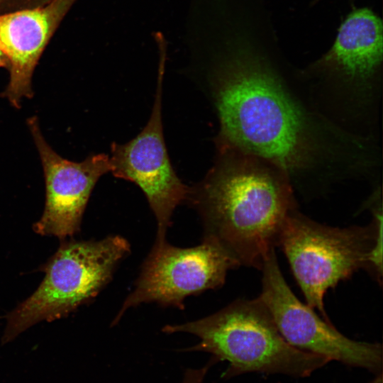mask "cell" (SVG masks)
Returning <instances> with one entry per match:
<instances>
[{"mask_svg": "<svg viewBox=\"0 0 383 383\" xmlns=\"http://www.w3.org/2000/svg\"><path fill=\"white\" fill-rule=\"evenodd\" d=\"M162 331L196 335L199 342L186 350L209 353L216 362L227 361L223 378L250 372L304 377L330 362L289 344L260 297L236 300L207 317L167 325Z\"/></svg>", "mask_w": 383, "mask_h": 383, "instance_id": "3", "label": "cell"}, {"mask_svg": "<svg viewBox=\"0 0 383 383\" xmlns=\"http://www.w3.org/2000/svg\"><path fill=\"white\" fill-rule=\"evenodd\" d=\"M164 66L150 118L130 141L113 143L110 161L115 177L136 184L145 195L157 223L156 239H165L176 207L187 201L189 187L177 177L167 151L162 129V93Z\"/></svg>", "mask_w": 383, "mask_h": 383, "instance_id": "8", "label": "cell"}, {"mask_svg": "<svg viewBox=\"0 0 383 383\" xmlns=\"http://www.w3.org/2000/svg\"><path fill=\"white\" fill-rule=\"evenodd\" d=\"M218 149L214 165L189 188L187 201L201 218L204 239L221 245L240 266L261 270L296 210L289 176L257 156Z\"/></svg>", "mask_w": 383, "mask_h": 383, "instance_id": "2", "label": "cell"}, {"mask_svg": "<svg viewBox=\"0 0 383 383\" xmlns=\"http://www.w3.org/2000/svg\"><path fill=\"white\" fill-rule=\"evenodd\" d=\"M77 0H50L33 8L0 14V48L9 82L2 96L16 108L33 96L34 70L52 35Z\"/></svg>", "mask_w": 383, "mask_h": 383, "instance_id": "10", "label": "cell"}, {"mask_svg": "<svg viewBox=\"0 0 383 383\" xmlns=\"http://www.w3.org/2000/svg\"><path fill=\"white\" fill-rule=\"evenodd\" d=\"M238 263L216 243L203 239L187 248L173 246L166 239H155L134 285L115 317L116 324L124 313L143 303L184 307V299L205 290L221 287L228 272Z\"/></svg>", "mask_w": 383, "mask_h": 383, "instance_id": "6", "label": "cell"}, {"mask_svg": "<svg viewBox=\"0 0 383 383\" xmlns=\"http://www.w3.org/2000/svg\"><path fill=\"white\" fill-rule=\"evenodd\" d=\"M321 1V0H315L313 2L315 3V2H317V1Z\"/></svg>", "mask_w": 383, "mask_h": 383, "instance_id": "14", "label": "cell"}, {"mask_svg": "<svg viewBox=\"0 0 383 383\" xmlns=\"http://www.w3.org/2000/svg\"><path fill=\"white\" fill-rule=\"evenodd\" d=\"M129 252L128 242L116 235L100 240L61 243L43 266L45 277L38 289L9 313L2 343L40 321L65 317L92 299Z\"/></svg>", "mask_w": 383, "mask_h": 383, "instance_id": "5", "label": "cell"}, {"mask_svg": "<svg viewBox=\"0 0 383 383\" xmlns=\"http://www.w3.org/2000/svg\"><path fill=\"white\" fill-rule=\"evenodd\" d=\"M374 204L372 222L367 226H328L296 209L282 226L277 246L287 258L306 304L328 321L323 298L328 289L362 268L382 282V203Z\"/></svg>", "mask_w": 383, "mask_h": 383, "instance_id": "4", "label": "cell"}, {"mask_svg": "<svg viewBox=\"0 0 383 383\" xmlns=\"http://www.w3.org/2000/svg\"><path fill=\"white\" fill-rule=\"evenodd\" d=\"M0 67H8V62L6 56L0 48Z\"/></svg>", "mask_w": 383, "mask_h": 383, "instance_id": "13", "label": "cell"}, {"mask_svg": "<svg viewBox=\"0 0 383 383\" xmlns=\"http://www.w3.org/2000/svg\"><path fill=\"white\" fill-rule=\"evenodd\" d=\"M28 124L38 150L45 182V204L33 230L60 240L77 233L90 194L99 179L111 171L110 157L92 155L82 162L62 157L46 142L36 117Z\"/></svg>", "mask_w": 383, "mask_h": 383, "instance_id": "9", "label": "cell"}, {"mask_svg": "<svg viewBox=\"0 0 383 383\" xmlns=\"http://www.w3.org/2000/svg\"><path fill=\"white\" fill-rule=\"evenodd\" d=\"M382 59L381 18L368 7L353 8L331 48L309 70L345 84L365 86L380 76Z\"/></svg>", "mask_w": 383, "mask_h": 383, "instance_id": "11", "label": "cell"}, {"mask_svg": "<svg viewBox=\"0 0 383 383\" xmlns=\"http://www.w3.org/2000/svg\"><path fill=\"white\" fill-rule=\"evenodd\" d=\"M260 298L270 312L286 341L294 348L323 356L331 360L381 371L382 348L378 343L356 341L340 333L307 304H303L285 281L275 250L261 268Z\"/></svg>", "mask_w": 383, "mask_h": 383, "instance_id": "7", "label": "cell"}, {"mask_svg": "<svg viewBox=\"0 0 383 383\" xmlns=\"http://www.w3.org/2000/svg\"><path fill=\"white\" fill-rule=\"evenodd\" d=\"M215 362L216 361L211 358L203 367L186 370L181 383H204V379L208 370Z\"/></svg>", "mask_w": 383, "mask_h": 383, "instance_id": "12", "label": "cell"}, {"mask_svg": "<svg viewBox=\"0 0 383 383\" xmlns=\"http://www.w3.org/2000/svg\"><path fill=\"white\" fill-rule=\"evenodd\" d=\"M270 9L230 1L201 13L183 43L211 91L218 146L265 160L287 174L314 166L326 145L319 124L288 89Z\"/></svg>", "mask_w": 383, "mask_h": 383, "instance_id": "1", "label": "cell"}]
</instances>
